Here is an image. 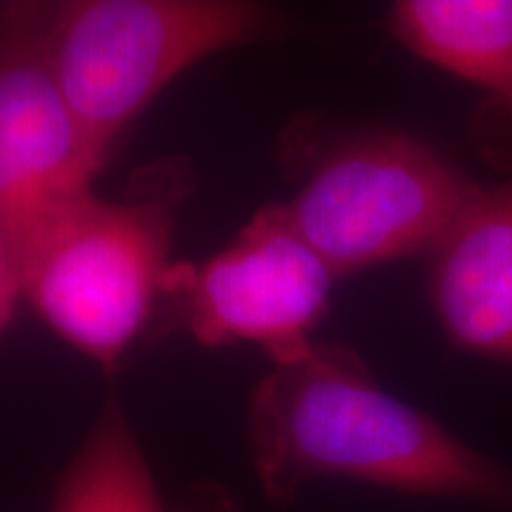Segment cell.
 <instances>
[{"label": "cell", "instance_id": "6da1fadb", "mask_svg": "<svg viewBox=\"0 0 512 512\" xmlns=\"http://www.w3.org/2000/svg\"><path fill=\"white\" fill-rule=\"evenodd\" d=\"M247 425L256 477L273 503L294 501L311 479L342 477L512 505V472L389 394L351 349L313 342L271 361Z\"/></svg>", "mask_w": 512, "mask_h": 512}, {"label": "cell", "instance_id": "7a4b0ae2", "mask_svg": "<svg viewBox=\"0 0 512 512\" xmlns=\"http://www.w3.org/2000/svg\"><path fill=\"white\" fill-rule=\"evenodd\" d=\"M102 197L93 188L62 204L12 247L19 299L102 370L143 335L164 292L183 176Z\"/></svg>", "mask_w": 512, "mask_h": 512}, {"label": "cell", "instance_id": "3957f363", "mask_svg": "<svg viewBox=\"0 0 512 512\" xmlns=\"http://www.w3.org/2000/svg\"><path fill=\"white\" fill-rule=\"evenodd\" d=\"M278 31L249 0H64L50 3V60L95 164L178 76L223 50Z\"/></svg>", "mask_w": 512, "mask_h": 512}, {"label": "cell", "instance_id": "277c9868", "mask_svg": "<svg viewBox=\"0 0 512 512\" xmlns=\"http://www.w3.org/2000/svg\"><path fill=\"white\" fill-rule=\"evenodd\" d=\"M479 190L430 145L401 133H366L320 157L280 204L339 278L432 256Z\"/></svg>", "mask_w": 512, "mask_h": 512}, {"label": "cell", "instance_id": "5b68a950", "mask_svg": "<svg viewBox=\"0 0 512 512\" xmlns=\"http://www.w3.org/2000/svg\"><path fill=\"white\" fill-rule=\"evenodd\" d=\"M337 275L287 219L261 207L240 233L200 261H174L162 299L202 347L259 344L280 361L313 344Z\"/></svg>", "mask_w": 512, "mask_h": 512}, {"label": "cell", "instance_id": "8992f818", "mask_svg": "<svg viewBox=\"0 0 512 512\" xmlns=\"http://www.w3.org/2000/svg\"><path fill=\"white\" fill-rule=\"evenodd\" d=\"M48 34L50 3L0 5V233L10 254L100 171L57 81Z\"/></svg>", "mask_w": 512, "mask_h": 512}, {"label": "cell", "instance_id": "52a82bcc", "mask_svg": "<svg viewBox=\"0 0 512 512\" xmlns=\"http://www.w3.org/2000/svg\"><path fill=\"white\" fill-rule=\"evenodd\" d=\"M430 259L432 304L451 342L512 363V181L479 190Z\"/></svg>", "mask_w": 512, "mask_h": 512}, {"label": "cell", "instance_id": "ba28073f", "mask_svg": "<svg viewBox=\"0 0 512 512\" xmlns=\"http://www.w3.org/2000/svg\"><path fill=\"white\" fill-rule=\"evenodd\" d=\"M389 29L420 60L512 112V0H401Z\"/></svg>", "mask_w": 512, "mask_h": 512}, {"label": "cell", "instance_id": "9c48e42d", "mask_svg": "<svg viewBox=\"0 0 512 512\" xmlns=\"http://www.w3.org/2000/svg\"><path fill=\"white\" fill-rule=\"evenodd\" d=\"M48 512H169L136 432L114 394L102 403L98 418L64 470Z\"/></svg>", "mask_w": 512, "mask_h": 512}, {"label": "cell", "instance_id": "30bf717a", "mask_svg": "<svg viewBox=\"0 0 512 512\" xmlns=\"http://www.w3.org/2000/svg\"><path fill=\"white\" fill-rule=\"evenodd\" d=\"M19 302V285L12 254L3 233H0V335H3L8 323L15 316V306Z\"/></svg>", "mask_w": 512, "mask_h": 512}]
</instances>
